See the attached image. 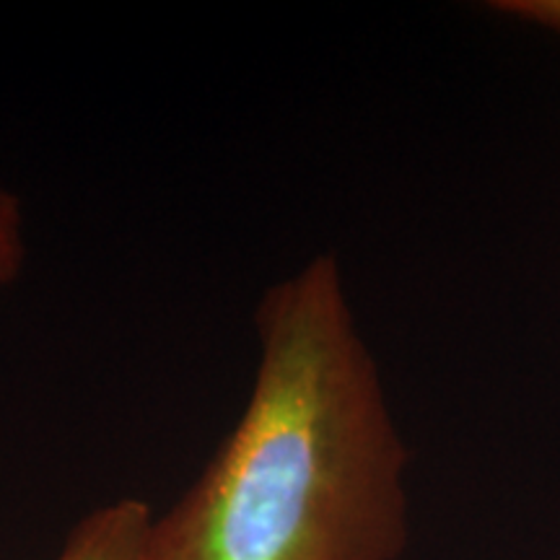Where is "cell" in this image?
<instances>
[{
    "instance_id": "obj_1",
    "label": "cell",
    "mask_w": 560,
    "mask_h": 560,
    "mask_svg": "<svg viewBox=\"0 0 560 560\" xmlns=\"http://www.w3.org/2000/svg\"><path fill=\"white\" fill-rule=\"evenodd\" d=\"M255 332L242 418L145 560H400L410 450L338 257L272 283Z\"/></svg>"
},
{
    "instance_id": "obj_2",
    "label": "cell",
    "mask_w": 560,
    "mask_h": 560,
    "mask_svg": "<svg viewBox=\"0 0 560 560\" xmlns=\"http://www.w3.org/2000/svg\"><path fill=\"white\" fill-rule=\"evenodd\" d=\"M153 520L145 501H112L75 524L55 560H145Z\"/></svg>"
},
{
    "instance_id": "obj_4",
    "label": "cell",
    "mask_w": 560,
    "mask_h": 560,
    "mask_svg": "<svg viewBox=\"0 0 560 560\" xmlns=\"http://www.w3.org/2000/svg\"><path fill=\"white\" fill-rule=\"evenodd\" d=\"M493 16L560 42V0H490Z\"/></svg>"
},
{
    "instance_id": "obj_3",
    "label": "cell",
    "mask_w": 560,
    "mask_h": 560,
    "mask_svg": "<svg viewBox=\"0 0 560 560\" xmlns=\"http://www.w3.org/2000/svg\"><path fill=\"white\" fill-rule=\"evenodd\" d=\"M24 210L16 195L0 185V291L16 283L24 270Z\"/></svg>"
}]
</instances>
